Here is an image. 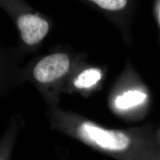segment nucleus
Here are the masks:
<instances>
[{"mask_svg":"<svg viewBox=\"0 0 160 160\" xmlns=\"http://www.w3.org/2000/svg\"><path fill=\"white\" fill-rule=\"evenodd\" d=\"M155 160H160V158H157V159H155Z\"/></svg>","mask_w":160,"mask_h":160,"instance_id":"10","label":"nucleus"},{"mask_svg":"<svg viewBox=\"0 0 160 160\" xmlns=\"http://www.w3.org/2000/svg\"><path fill=\"white\" fill-rule=\"evenodd\" d=\"M24 122L19 114H14L0 139V160H10L17 138L22 131Z\"/></svg>","mask_w":160,"mask_h":160,"instance_id":"5","label":"nucleus"},{"mask_svg":"<svg viewBox=\"0 0 160 160\" xmlns=\"http://www.w3.org/2000/svg\"><path fill=\"white\" fill-rule=\"evenodd\" d=\"M0 8L16 25L18 32V51L23 55L34 52L49 32L48 20L23 1L0 0Z\"/></svg>","mask_w":160,"mask_h":160,"instance_id":"2","label":"nucleus"},{"mask_svg":"<svg viewBox=\"0 0 160 160\" xmlns=\"http://www.w3.org/2000/svg\"><path fill=\"white\" fill-rule=\"evenodd\" d=\"M147 95L138 91H129L115 100L116 106L120 109H127L142 103Z\"/></svg>","mask_w":160,"mask_h":160,"instance_id":"7","label":"nucleus"},{"mask_svg":"<svg viewBox=\"0 0 160 160\" xmlns=\"http://www.w3.org/2000/svg\"><path fill=\"white\" fill-rule=\"evenodd\" d=\"M92 1L100 7L110 10L122 9L126 6L127 2L125 0H95Z\"/></svg>","mask_w":160,"mask_h":160,"instance_id":"8","label":"nucleus"},{"mask_svg":"<svg viewBox=\"0 0 160 160\" xmlns=\"http://www.w3.org/2000/svg\"><path fill=\"white\" fill-rule=\"evenodd\" d=\"M102 78L101 71L98 69H88L82 71L72 80L74 86L82 89L96 84Z\"/></svg>","mask_w":160,"mask_h":160,"instance_id":"6","label":"nucleus"},{"mask_svg":"<svg viewBox=\"0 0 160 160\" xmlns=\"http://www.w3.org/2000/svg\"><path fill=\"white\" fill-rule=\"evenodd\" d=\"M71 65L68 55L62 52L53 53L33 59L23 67L24 81H29L45 92L47 87L62 78Z\"/></svg>","mask_w":160,"mask_h":160,"instance_id":"3","label":"nucleus"},{"mask_svg":"<svg viewBox=\"0 0 160 160\" xmlns=\"http://www.w3.org/2000/svg\"><path fill=\"white\" fill-rule=\"evenodd\" d=\"M22 55L17 48L0 45V97L24 82L20 64Z\"/></svg>","mask_w":160,"mask_h":160,"instance_id":"4","label":"nucleus"},{"mask_svg":"<svg viewBox=\"0 0 160 160\" xmlns=\"http://www.w3.org/2000/svg\"><path fill=\"white\" fill-rule=\"evenodd\" d=\"M158 18H159V20L160 22V5L158 7Z\"/></svg>","mask_w":160,"mask_h":160,"instance_id":"9","label":"nucleus"},{"mask_svg":"<svg viewBox=\"0 0 160 160\" xmlns=\"http://www.w3.org/2000/svg\"><path fill=\"white\" fill-rule=\"evenodd\" d=\"M54 126L116 160H154L160 158V143L149 137L110 130L90 121L74 120L61 112L53 116Z\"/></svg>","mask_w":160,"mask_h":160,"instance_id":"1","label":"nucleus"}]
</instances>
